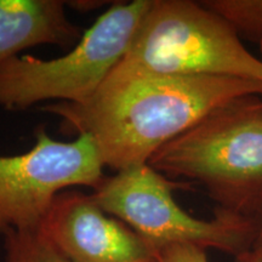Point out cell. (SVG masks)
<instances>
[{"mask_svg": "<svg viewBox=\"0 0 262 262\" xmlns=\"http://www.w3.org/2000/svg\"><path fill=\"white\" fill-rule=\"evenodd\" d=\"M35 145L18 156H0V233L39 229L55 196L68 188L103 181V163L93 137L54 140L44 126Z\"/></svg>", "mask_w": 262, "mask_h": 262, "instance_id": "cell-6", "label": "cell"}, {"mask_svg": "<svg viewBox=\"0 0 262 262\" xmlns=\"http://www.w3.org/2000/svg\"><path fill=\"white\" fill-rule=\"evenodd\" d=\"M62 0H0V64L41 45L73 49L83 28L66 15Z\"/></svg>", "mask_w": 262, "mask_h": 262, "instance_id": "cell-8", "label": "cell"}, {"mask_svg": "<svg viewBox=\"0 0 262 262\" xmlns=\"http://www.w3.org/2000/svg\"><path fill=\"white\" fill-rule=\"evenodd\" d=\"M214 75L262 84V61L203 3L153 0L129 49L104 83L136 77Z\"/></svg>", "mask_w": 262, "mask_h": 262, "instance_id": "cell-3", "label": "cell"}, {"mask_svg": "<svg viewBox=\"0 0 262 262\" xmlns=\"http://www.w3.org/2000/svg\"><path fill=\"white\" fill-rule=\"evenodd\" d=\"M254 222V234L251 242L250 251L262 258V211L253 220Z\"/></svg>", "mask_w": 262, "mask_h": 262, "instance_id": "cell-12", "label": "cell"}, {"mask_svg": "<svg viewBox=\"0 0 262 262\" xmlns=\"http://www.w3.org/2000/svg\"><path fill=\"white\" fill-rule=\"evenodd\" d=\"M4 262H71L40 233L11 231L4 235Z\"/></svg>", "mask_w": 262, "mask_h": 262, "instance_id": "cell-10", "label": "cell"}, {"mask_svg": "<svg viewBox=\"0 0 262 262\" xmlns=\"http://www.w3.org/2000/svg\"><path fill=\"white\" fill-rule=\"evenodd\" d=\"M156 262H208L206 250L189 244H173L156 251Z\"/></svg>", "mask_w": 262, "mask_h": 262, "instance_id": "cell-11", "label": "cell"}, {"mask_svg": "<svg viewBox=\"0 0 262 262\" xmlns=\"http://www.w3.org/2000/svg\"><path fill=\"white\" fill-rule=\"evenodd\" d=\"M148 165L199 183L217 206L254 220L262 211V96L234 98L157 150Z\"/></svg>", "mask_w": 262, "mask_h": 262, "instance_id": "cell-2", "label": "cell"}, {"mask_svg": "<svg viewBox=\"0 0 262 262\" xmlns=\"http://www.w3.org/2000/svg\"><path fill=\"white\" fill-rule=\"evenodd\" d=\"M71 4V8L78 9L80 11H89V10H94L97 8H101L106 2H68Z\"/></svg>", "mask_w": 262, "mask_h": 262, "instance_id": "cell-13", "label": "cell"}, {"mask_svg": "<svg viewBox=\"0 0 262 262\" xmlns=\"http://www.w3.org/2000/svg\"><path fill=\"white\" fill-rule=\"evenodd\" d=\"M206 8L221 16L238 37L262 42V0H208Z\"/></svg>", "mask_w": 262, "mask_h": 262, "instance_id": "cell-9", "label": "cell"}, {"mask_svg": "<svg viewBox=\"0 0 262 262\" xmlns=\"http://www.w3.org/2000/svg\"><path fill=\"white\" fill-rule=\"evenodd\" d=\"M153 0L113 3L63 56H16L0 64V107L25 111L37 103H84L119 63Z\"/></svg>", "mask_w": 262, "mask_h": 262, "instance_id": "cell-4", "label": "cell"}, {"mask_svg": "<svg viewBox=\"0 0 262 262\" xmlns=\"http://www.w3.org/2000/svg\"><path fill=\"white\" fill-rule=\"evenodd\" d=\"M193 187L194 183L173 181L142 164L106 176L91 195L104 212L133 228L155 251L189 244L235 257L250 250L253 220L217 208L214 219L201 220L176 203L173 191Z\"/></svg>", "mask_w": 262, "mask_h": 262, "instance_id": "cell-5", "label": "cell"}, {"mask_svg": "<svg viewBox=\"0 0 262 262\" xmlns=\"http://www.w3.org/2000/svg\"><path fill=\"white\" fill-rule=\"evenodd\" d=\"M235 262H262V258H260L257 255L251 253L250 250L245 251V253L235 256Z\"/></svg>", "mask_w": 262, "mask_h": 262, "instance_id": "cell-14", "label": "cell"}, {"mask_svg": "<svg viewBox=\"0 0 262 262\" xmlns=\"http://www.w3.org/2000/svg\"><path fill=\"white\" fill-rule=\"evenodd\" d=\"M260 48H261V51H262V42L260 44Z\"/></svg>", "mask_w": 262, "mask_h": 262, "instance_id": "cell-15", "label": "cell"}, {"mask_svg": "<svg viewBox=\"0 0 262 262\" xmlns=\"http://www.w3.org/2000/svg\"><path fill=\"white\" fill-rule=\"evenodd\" d=\"M261 95L262 84L231 77H136L103 83L84 103L51 102L67 135L93 137L103 165L122 171L148 164L157 150L234 98Z\"/></svg>", "mask_w": 262, "mask_h": 262, "instance_id": "cell-1", "label": "cell"}, {"mask_svg": "<svg viewBox=\"0 0 262 262\" xmlns=\"http://www.w3.org/2000/svg\"><path fill=\"white\" fill-rule=\"evenodd\" d=\"M39 231L71 262H156L133 228L74 188L55 196Z\"/></svg>", "mask_w": 262, "mask_h": 262, "instance_id": "cell-7", "label": "cell"}]
</instances>
